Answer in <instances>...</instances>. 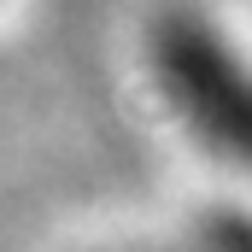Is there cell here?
Returning a JSON list of instances; mask_svg holds the SVG:
<instances>
[{
	"label": "cell",
	"instance_id": "1",
	"mask_svg": "<svg viewBox=\"0 0 252 252\" xmlns=\"http://www.w3.org/2000/svg\"><path fill=\"white\" fill-rule=\"evenodd\" d=\"M147 82L164 118L193 147L252 188V59L193 6H170L147 24Z\"/></svg>",
	"mask_w": 252,
	"mask_h": 252
},
{
	"label": "cell",
	"instance_id": "3",
	"mask_svg": "<svg viewBox=\"0 0 252 252\" xmlns=\"http://www.w3.org/2000/svg\"><path fill=\"white\" fill-rule=\"evenodd\" d=\"M0 6H6V0H0Z\"/></svg>",
	"mask_w": 252,
	"mask_h": 252
},
{
	"label": "cell",
	"instance_id": "2",
	"mask_svg": "<svg viewBox=\"0 0 252 252\" xmlns=\"http://www.w3.org/2000/svg\"><path fill=\"white\" fill-rule=\"evenodd\" d=\"M129 252H164V247H129ZM217 252H223V241H217Z\"/></svg>",
	"mask_w": 252,
	"mask_h": 252
}]
</instances>
